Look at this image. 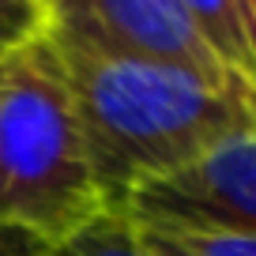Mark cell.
<instances>
[{
	"label": "cell",
	"instance_id": "8992f818",
	"mask_svg": "<svg viewBox=\"0 0 256 256\" xmlns=\"http://www.w3.org/2000/svg\"><path fill=\"white\" fill-rule=\"evenodd\" d=\"M136 234L154 256H256V234H211L177 226H136Z\"/></svg>",
	"mask_w": 256,
	"mask_h": 256
},
{
	"label": "cell",
	"instance_id": "3957f363",
	"mask_svg": "<svg viewBox=\"0 0 256 256\" xmlns=\"http://www.w3.org/2000/svg\"><path fill=\"white\" fill-rule=\"evenodd\" d=\"M120 215L136 226L256 234V124L136 184Z\"/></svg>",
	"mask_w": 256,
	"mask_h": 256
},
{
	"label": "cell",
	"instance_id": "ba28073f",
	"mask_svg": "<svg viewBox=\"0 0 256 256\" xmlns=\"http://www.w3.org/2000/svg\"><path fill=\"white\" fill-rule=\"evenodd\" d=\"M49 241L38 238L34 230H23V226L0 222V256H49Z\"/></svg>",
	"mask_w": 256,
	"mask_h": 256
},
{
	"label": "cell",
	"instance_id": "8fae6325",
	"mask_svg": "<svg viewBox=\"0 0 256 256\" xmlns=\"http://www.w3.org/2000/svg\"><path fill=\"white\" fill-rule=\"evenodd\" d=\"M34 4H38V0H34ZM38 8H42V4H38Z\"/></svg>",
	"mask_w": 256,
	"mask_h": 256
},
{
	"label": "cell",
	"instance_id": "5b68a950",
	"mask_svg": "<svg viewBox=\"0 0 256 256\" xmlns=\"http://www.w3.org/2000/svg\"><path fill=\"white\" fill-rule=\"evenodd\" d=\"M49 256H154L140 241L136 226L128 222L120 211H102L90 222H83L76 234L60 238Z\"/></svg>",
	"mask_w": 256,
	"mask_h": 256
},
{
	"label": "cell",
	"instance_id": "9c48e42d",
	"mask_svg": "<svg viewBox=\"0 0 256 256\" xmlns=\"http://www.w3.org/2000/svg\"><path fill=\"white\" fill-rule=\"evenodd\" d=\"M38 4H42V12H46V19H49V12H53L56 4H60V0H38Z\"/></svg>",
	"mask_w": 256,
	"mask_h": 256
},
{
	"label": "cell",
	"instance_id": "6da1fadb",
	"mask_svg": "<svg viewBox=\"0 0 256 256\" xmlns=\"http://www.w3.org/2000/svg\"><path fill=\"white\" fill-rule=\"evenodd\" d=\"M46 34L110 211L124 208L136 184L256 124V87L245 80L215 83L177 64L102 53L49 26Z\"/></svg>",
	"mask_w": 256,
	"mask_h": 256
},
{
	"label": "cell",
	"instance_id": "52a82bcc",
	"mask_svg": "<svg viewBox=\"0 0 256 256\" xmlns=\"http://www.w3.org/2000/svg\"><path fill=\"white\" fill-rule=\"evenodd\" d=\"M49 26L46 12L34 0H0V60H8L34 38H42Z\"/></svg>",
	"mask_w": 256,
	"mask_h": 256
},
{
	"label": "cell",
	"instance_id": "277c9868",
	"mask_svg": "<svg viewBox=\"0 0 256 256\" xmlns=\"http://www.w3.org/2000/svg\"><path fill=\"white\" fill-rule=\"evenodd\" d=\"M49 30L102 53L177 64L215 83L241 80L208 49L177 0H60L49 12Z\"/></svg>",
	"mask_w": 256,
	"mask_h": 256
},
{
	"label": "cell",
	"instance_id": "7a4b0ae2",
	"mask_svg": "<svg viewBox=\"0 0 256 256\" xmlns=\"http://www.w3.org/2000/svg\"><path fill=\"white\" fill-rule=\"evenodd\" d=\"M76 106L49 34L4 60L0 72V222L56 245L102 215Z\"/></svg>",
	"mask_w": 256,
	"mask_h": 256
},
{
	"label": "cell",
	"instance_id": "30bf717a",
	"mask_svg": "<svg viewBox=\"0 0 256 256\" xmlns=\"http://www.w3.org/2000/svg\"><path fill=\"white\" fill-rule=\"evenodd\" d=\"M0 72H4V60H0Z\"/></svg>",
	"mask_w": 256,
	"mask_h": 256
}]
</instances>
